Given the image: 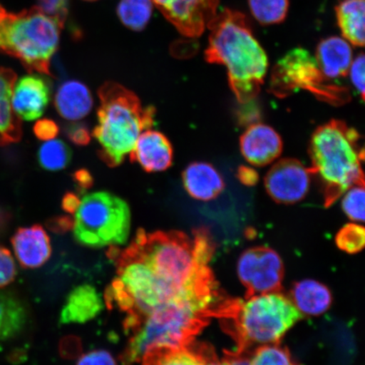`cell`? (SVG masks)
I'll return each instance as SVG.
<instances>
[{"mask_svg":"<svg viewBox=\"0 0 365 365\" xmlns=\"http://www.w3.org/2000/svg\"><path fill=\"white\" fill-rule=\"evenodd\" d=\"M11 243L18 262L23 267H42L51 257L49 237L40 225L19 228L13 236Z\"/></svg>","mask_w":365,"mask_h":365,"instance_id":"cell-15","label":"cell"},{"mask_svg":"<svg viewBox=\"0 0 365 365\" xmlns=\"http://www.w3.org/2000/svg\"><path fill=\"white\" fill-rule=\"evenodd\" d=\"M98 97V125L93 135L99 145V157L115 168L133 150L143 131L155 125L156 109L143 107L134 93L116 82L104 83Z\"/></svg>","mask_w":365,"mask_h":365,"instance_id":"cell-4","label":"cell"},{"mask_svg":"<svg viewBox=\"0 0 365 365\" xmlns=\"http://www.w3.org/2000/svg\"><path fill=\"white\" fill-rule=\"evenodd\" d=\"M214 250L205 227L194 230L192 237L139 230L127 248L111 247L116 277L104 300L125 314L124 364L140 362L154 348L189 345L211 319L225 316L234 299L210 267Z\"/></svg>","mask_w":365,"mask_h":365,"instance_id":"cell-1","label":"cell"},{"mask_svg":"<svg viewBox=\"0 0 365 365\" xmlns=\"http://www.w3.org/2000/svg\"><path fill=\"white\" fill-rule=\"evenodd\" d=\"M74 214L73 232L79 244L103 248L127 243L131 213L129 205L118 196L106 191L86 195Z\"/></svg>","mask_w":365,"mask_h":365,"instance_id":"cell-7","label":"cell"},{"mask_svg":"<svg viewBox=\"0 0 365 365\" xmlns=\"http://www.w3.org/2000/svg\"><path fill=\"white\" fill-rule=\"evenodd\" d=\"M312 175L318 177L324 203L331 207L346 190L364 186V148L359 132L332 120L314 130L309 143Z\"/></svg>","mask_w":365,"mask_h":365,"instance_id":"cell-3","label":"cell"},{"mask_svg":"<svg viewBox=\"0 0 365 365\" xmlns=\"http://www.w3.org/2000/svg\"><path fill=\"white\" fill-rule=\"evenodd\" d=\"M58 131L56 123L48 118L36 122L34 126V134L41 140L47 141L56 138Z\"/></svg>","mask_w":365,"mask_h":365,"instance_id":"cell-37","label":"cell"},{"mask_svg":"<svg viewBox=\"0 0 365 365\" xmlns=\"http://www.w3.org/2000/svg\"><path fill=\"white\" fill-rule=\"evenodd\" d=\"M312 173L299 160L282 159L271 168L264 178V187L270 197L279 204L301 202L307 195Z\"/></svg>","mask_w":365,"mask_h":365,"instance_id":"cell-10","label":"cell"},{"mask_svg":"<svg viewBox=\"0 0 365 365\" xmlns=\"http://www.w3.org/2000/svg\"><path fill=\"white\" fill-rule=\"evenodd\" d=\"M302 318L289 297L273 292L234 299L221 319L235 341V352L247 354L255 346L278 344Z\"/></svg>","mask_w":365,"mask_h":365,"instance_id":"cell-5","label":"cell"},{"mask_svg":"<svg viewBox=\"0 0 365 365\" xmlns=\"http://www.w3.org/2000/svg\"><path fill=\"white\" fill-rule=\"evenodd\" d=\"M335 10L342 38L356 47H364L365 0H342Z\"/></svg>","mask_w":365,"mask_h":365,"instance_id":"cell-23","label":"cell"},{"mask_svg":"<svg viewBox=\"0 0 365 365\" xmlns=\"http://www.w3.org/2000/svg\"><path fill=\"white\" fill-rule=\"evenodd\" d=\"M54 105L59 115L66 120L78 121L88 115L93 98L88 86L78 81L63 82L56 91Z\"/></svg>","mask_w":365,"mask_h":365,"instance_id":"cell-19","label":"cell"},{"mask_svg":"<svg viewBox=\"0 0 365 365\" xmlns=\"http://www.w3.org/2000/svg\"><path fill=\"white\" fill-rule=\"evenodd\" d=\"M130 158L132 163H138L145 172H162L172 165L173 147L161 132L148 130L140 135Z\"/></svg>","mask_w":365,"mask_h":365,"instance_id":"cell-14","label":"cell"},{"mask_svg":"<svg viewBox=\"0 0 365 365\" xmlns=\"http://www.w3.org/2000/svg\"><path fill=\"white\" fill-rule=\"evenodd\" d=\"M76 365H117L113 356L107 351L98 350L86 354L79 359Z\"/></svg>","mask_w":365,"mask_h":365,"instance_id":"cell-36","label":"cell"},{"mask_svg":"<svg viewBox=\"0 0 365 365\" xmlns=\"http://www.w3.org/2000/svg\"><path fill=\"white\" fill-rule=\"evenodd\" d=\"M248 4L255 19L264 26L280 24L289 13V0H248Z\"/></svg>","mask_w":365,"mask_h":365,"instance_id":"cell-27","label":"cell"},{"mask_svg":"<svg viewBox=\"0 0 365 365\" xmlns=\"http://www.w3.org/2000/svg\"><path fill=\"white\" fill-rule=\"evenodd\" d=\"M85 1H96V0H85Z\"/></svg>","mask_w":365,"mask_h":365,"instance_id":"cell-41","label":"cell"},{"mask_svg":"<svg viewBox=\"0 0 365 365\" xmlns=\"http://www.w3.org/2000/svg\"><path fill=\"white\" fill-rule=\"evenodd\" d=\"M364 54L361 53L353 61L349 68L351 80L356 90L361 96L363 101L364 100Z\"/></svg>","mask_w":365,"mask_h":365,"instance_id":"cell-33","label":"cell"},{"mask_svg":"<svg viewBox=\"0 0 365 365\" xmlns=\"http://www.w3.org/2000/svg\"><path fill=\"white\" fill-rule=\"evenodd\" d=\"M237 272L246 289L245 297L280 292L284 267L275 250L259 246L244 251Z\"/></svg>","mask_w":365,"mask_h":365,"instance_id":"cell-9","label":"cell"},{"mask_svg":"<svg viewBox=\"0 0 365 365\" xmlns=\"http://www.w3.org/2000/svg\"><path fill=\"white\" fill-rule=\"evenodd\" d=\"M16 276V266L10 250L0 245V289L11 284Z\"/></svg>","mask_w":365,"mask_h":365,"instance_id":"cell-32","label":"cell"},{"mask_svg":"<svg viewBox=\"0 0 365 365\" xmlns=\"http://www.w3.org/2000/svg\"><path fill=\"white\" fill-rule=\"evenodd\" d=\"M341 207L346 217L354 222L364 221V186H354L344 193Z\"/></svg>","mask_w":365,"mask_h":365,"instance_id":"cell-30","label":"cell"},{"mask_svg":"<svg viewBox=\"0 0 365 365\" xmlns=\"http://www.w3.org/2000/svg\"><path fill=\"white\" fill-rule=\"evenodd\" d=\"M207 29L205 61L227 68L228 82L240 103L252 101L261 91L268 58L255 38L247 18L239 11L225 9L217 14Z\"/></svg>","mask_w":365,"mask_h":365,"instance_id":"cell-2","label":"cell"},{"mask_svg":"<svg viewBox=\"0 0 365 365\" xmlns=\"http://www.w3.org/2000/svg\"><path fill=\"white\" fill-rule=\"evenodd\" d=\"M250 365H299L289 351L278 344L264 345L255 349L250 359Z\"/></svg>","mask_w":365,"mask_h":365,"instance_id":"cell-28","label":"cell"},{"mask_svg":"<svg viewBox=\"0 0 365 365\" xmlns=\"http://www.w3.org/2000/svg\"><path fill=\"white\" fill-rule=\"evenodd\" d=\"M336 244L337 247L346 253H359L365 245L364 227L357 223L346 225L337 232Z\"/></svg>","mask_w":365,"mask_h":365,"instance_id":"cell-29","label":"cell"},{"mask_svg":"<svg viewBox=\"0 0 365 365\" xmlns=\"http://www.w3.org/2000/svg\"><path fill=\"white\" fill-rule=\"evenodd\" d=\"M316 61L327 79H336L349 74L353 62V49L340 36H329L317 46Z\"/></svg>","mask_w":365,"mask_h":365,"instance_id":"cell-16","label":"cell"},{"mask_svg":"<svg viewBox=\"0 0 365 365\" xmlns=\"http://www.w3.org/2000/svg\"><path fill=\"white\" fill-rule=\"evenodd\" d=\"M66 135L71 143L77 145H86L90 143L91 134L88 127L81 123H75L66 128Z\"/></svg>","mask_w":365,"mask_h":365,"instance_id":"cell-35","label":"cell"},{"mask_svg":"<svg viewBox=\"0 0 365 365\" xmlns=\"http://www.w3.org/2000/svg\"><path fill=\"white\" fill-rule=\"evenodd\" d=\"M299 90L308 91L321 101L336 106L350 100L348 89L328 83L312 53L303 48H295L273 67L270 91L277 98H284Z\"/></svg>","mask_w":365,"mask_h":365,"instance_id":"cell-8","label":"cell"},{"mask_svg":"<svg viewBox=\"0 0 365 365\" xmlns=\"http://www.w3.org/2000/svg\"><path fill=\"white\" fill-rule=\"evenodd\" d=\"M51 88L48 81L39 75L21 77L14 86L11 105L20 120L34 121L47 108Z\"/></svg>","mask_w":365,"mask_h":365,"instance_id":"cell-12","label":"cell"},{"mask_svg":"<svg viewBox=\"0 0 365 365\" xmlns=\"http://www.w3.org/2000/svg\"><path fill=\"white\" fill-rule=\"evenodd\" d=\"M68 4L70 0H38V7L63 29L67 21Z\"/></svg>","mask_w":365,"mask_h":365,"instance_id":"cell-31","label":"cell"},{"mask_svg":"<svg viewBox=\"0 0 365 365\" xmlns=\"http://www.w3.org/2000/svg\"><path fill=\"white\" fill-rule=\"evenodd\" d=\"M210 348L190 344L180 348H154L143 356V365H207Z\"/></svg>","mask_w":365,"mask_h":365,"instance_id":"cell-22","label":"cell"},{"mask_svg":"<svg viewBox=\"0 0 365 365\" xmlns=\"http://www.w3.org/2000/svg\"><path fill=\"white\" fill-rule=\"evenodd\" d=\"M153 6L152 0H120L117 6V15L127 29L140 31L148 26Z\"/></svg>","mask_w":365,"mask_h":365,"instance_id":"cell-25","label":"cell"},{"mask_svg":"<svg viewBox=\"0 0 365 365\" xmlns=\"http://www.w3.org/2000/svg\"><path fill=\"white\" fill-rule=\"evenodd\" d=\"M240 150L246 161L254 166H267L280 156L282 140L271 126L250 125L240 137Z\"/></svg>","mask_w":365,"mask_h":365,"instance_id":"cell-13","label":"cell"},{"mask_svg":"<svg viewBox=\"0 0 365 365\" xmlns=\"http://www.w3.org/2000/svg\"><path fill=\"white\" fill-rule=\"evenodd\" d=\"M207 365H250L247 354L226 352L225 357L217 359L215 354L210 350Z\"/></svg>","mask_w":365,"mask_h":365,"instance_id":"cell-34","label":"cell"},{"mask_svg":"<svg viewBox=\"0 0 365 365\" xmlns=\"http://www.w3.org/2000/svg\"><path fill=\"white\" fill-rule=\"evenodd\" d=\"M81 199L78 197V195L68 192L63 196L62 200V208L63 211L68 213L74 214L77 208H78Z\"/></svg>","mask_w":365,"mask_h":365,"instance_id":"cell-40","label":"cell"},{"mask_svg":"<svg viewBox=\"0 0 365 365\" xmlns=\"http://www.w3.org/2000/svg\"><path fill=\"white\" fill-rule=\"evenodd\" d=\"M291 300L301 314L317 317L331 307L332 296L326 285L316 280L297 282L291 291Z\"/></svg>","mask_w":365,"mask_h":365,"instance_id":"cell-21","label":"cell"},{"mask_svg":"<svg viewBox=\"0 0 365 365\" xmlns=\"http://www.w3.org/2000/svg\"><path fill=\"white\" fill-rule=\"evenodd\" d=\"M16 75L11 68H0V145L21 138V121L14 112L11 97Z\"/></svg>","mask_w":365,"mask_h":365,"instance_id":"cell-20","label":"cell"},{"mask_svg":"<svg viewBox=\"0 0 365 365\" xmlns=\"http://www.w3.org/2000/svg\"><path fill=\"white\" fill-rule=\"evenodd\" d=\"M103 304L101 294L94 287L88 284L76 287L63 305L61 323L70 325L88 322L101 313Z\"/></svg>","mask_w":365,"mask_h":365,"instance_id":"cell-18","label":"cell"},{"mask_svg":"<svg viewBox=\"0 0 365 365\" xmlns=\"http://www.w3.org/2000/svg\"><path fill=\"white\" fill-rule=\"evenodd\" d=\"M182 184L187 192L196 200L209 202L225 190V181L212 164L193 163L182 172Z\"/></svg>","mask_w":365,"mask_h":365,"instance_id":"cell-17","label":"cell"},{"mask_svg":"<svg viewBox=\"0 0 365 365\" xmlns=\"http://www.w3.org/2000/svg\"><path fill=\"white\" fill-rule=\"evenodd\" d=\"M237 177L242 184L246 186H254L259 181L257 171L247 166H240L237 172Z\"/></svg>","mask_w":365,"mask_h":365,"instance_id":"cell-38","label":"cell"},{"mask_svg":"<svg viewBox=\"0 0 365 365\" xmlns=\"http://www.w3.org/2000/svg\"><path fill=\"white\" fill-rule=\"evenodd\" d=\"M27 322L25 305L15 295L0 291V342L19 335Z\"/></svg>","mask_w":365,"mask_h":365,"instance_id":"cell-24","label":"cell"},{"mask_svg":"<svg viewBox=\"0 0 365 365\" xmlns=\"http://www.w3.org/2000/svg\"><path fill=\"white\" fill-rule=\"evenodd\" d=\"M163 16L187 38L204 33L216 16L220 0H152Z\"/></svg>","mask_w":365,"mask_h":365,"instance_id":"cell-11","label":"cell"},{"mask_svg":"<svg viewBox=\"0 0 365 365\" xmlns=\"http://www.w3.org/2000/svg\"><path fill=\"white\" fill-rule=\"evenodd\" d=\"M73 178H74V180L76 182V185H78L81 191H85L90 189L91 187L93 185V178L91 176L88 170H77L75 172Z\"/></svg>","mask_w":365,"mask_h":365,"instance_id":"cell-39","label":"cell"},{"mask_svg":"<svg viewBox=\"0 0 365 365\" xmlns=\"http://www.w3.org/2000/svg\"><path fill=\"white\" fill-rule=\"evenodd\" d=\"M61 27L38 6L15 14L0 6V49L31 72L50 75Z\"/></svg>","mask_w":365,"mask_h":365,"instance_id":"cell-6","label":"cell"},{"mask_svg":"<svg viewBox=\"0 0 365 365\" xmlns=\"http://www.w3.org/2000/svg\"><path fill=\"white\" fill-rule=\"evenodd\" d=\"M72 158L68 145L61 140L53 139L41 145L38 152V161L41 168L51 172L63 170Z\"/></svg>","mask_w":365,"mask_h":365,"instance_id":"cell-26","label":"cell"}]
</instances>
